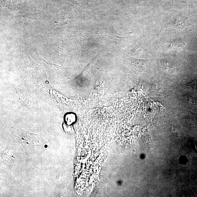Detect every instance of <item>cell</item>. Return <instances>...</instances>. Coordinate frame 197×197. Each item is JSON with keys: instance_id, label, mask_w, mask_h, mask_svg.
I'll return each mask as SVG.
<instances>
[{"instance_id": "3957f363", "label": "cell", "mask_w": 197, "mask_h": 197, "mask_svg": "<svg viewBox=\"0 0 197 197\" xmlns=\"http://www.w3.org/2000/svg\"><path fill=\"white\" fill-rule=\"evenodd\" d=\"M171 47L172 49H181L182 47L181 40H176L171 44Z\"/></svg>"}, {"instance_id": "6da1fadb", "label": "cell", "mask_w": 197, "mask_h": 197, "mask_svg": "<svg viewBox=\"0 0 197 197\" xmlns=\"http://www.w3.org/2000/svg\"><path fill=\"white\" fill-rule=\"evenodd\" d=\"M166 26L168 27H172L179 30H183L187 26V21L183 16H177L173 18Z\"/></svg>"}, {"instance_id": "7a4b0ae2", "label": "cell", "mask_w": 197, "mask_h": 197, "mask_svg": "<svg viewBox=\"0 0 197 197\" xmlns=\"http://www.w3.org/2000/svg\"><path fill=\"white\" fill-rule=\"evenodd\" d=\"M159 65L161 69L164 72L168 73H175L177 69L174 65L166 61L161 60L159 61Z\"/></svg>"}, {"instance_id": "277c9868", "label": "cell", "mask_w": 197, "mask_h": 197, "mask_svg": "<svg viewBox=\"0 0 197 197\" xmlns=\"http://www.w3.org/2000/svg\"><path fill=\"white\" fill-rule=\"evenodd\" d=\"M171 133L174 138H177V139L180 138V132L176 128L173 127L171 129Z\"/></svg>"}]
</instances>
